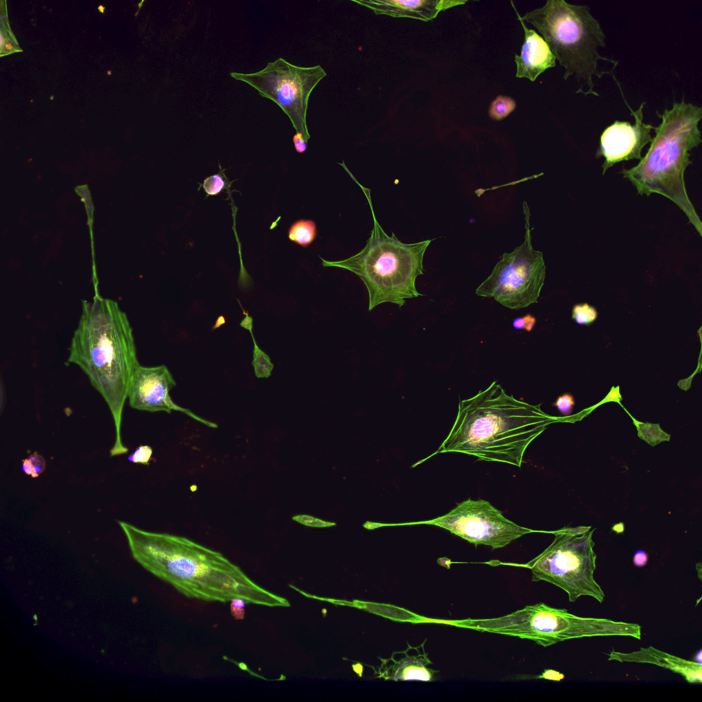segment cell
I'll return each mask as SVG.
<instances>
[{"mask_svg": "<svg viewBox=\"0 0 702 702\" xmlns=\"http://www.w3.org/2000/svg\"><path fill=\"white\" fill-rule=\"evenodd\" d=\"M574 403V400L571 394H564L557 398L553 403V406L557 407L561 415L566 416L571 413Z\"/></svg>", "mask_w": 702, "mask_h": 702, "instance_id": "25", "label": "cell"}, {"mask_svg": "<svg viewBox=\"0 0 702 702\" xmlns=\"http://www.w3.org/2000/svg\"><path fill=\"white\" fill-rule=\"evenodd\" d=\"M224 186L225 182L219 175H214L207 178L203 184L204 191L210 195L218 194L223 189Z\"/></svg>", "mask_w": 702, "mask_h": 702, "instance_id": "24", "label": "cell"}, {"mask_svg": "<svg viewBox=\"0 0 702 702\" xmlns=\"http://www.w3.org/2000/svg\"><path fill=\"white\" fill-rule=\"evenodd\" d=\"M517 16L531 24L542 36L550 51L564 68L567 80L574 75L579 84L577 93L598 96L594 90V75L601 78L609 71L598 69L599 60L612 63L618 62L601 56L599 47L605 46V35L599 22L591 14L587 5H574L564 0H548L540 8L520 16L511 1Z\"/></svg>", "mask_w": 702, "mask_h": 702, "instance_id": "6", "label": "cell"}, {"mask_svg": "<svg viewBox=\"0 0 702 702\" xmlns=\"http://www.w3.org/2000/svg\"><path fill=\"white\" fill-rule=\"evenodd\" d=\"M247 603L241 598H234L230 601V613L235 620L245 618V607Z\"/></svg>", "mask_w": 702, "mask_h": 702, "instance_id": "28", "label": "cell"}, {"mask_svg": "<svg viewBox=\"0 0 702 702\" xmlns=\"http://www.w3.org/2000/svg\"><path fill=\"white\" fill-rule=\"evenodd\" d=\"M292 519L294 521L308 526L328 527L336 524L335 522H326L308 515H297L293 516Z\"/></svg>", "mask_w": 702, "mask_h": 702, "instance_id": "26", "label": "cell"}, {"mask_svg": "<svg viewBox=\"0 0 702 702\" xmlns=\"http://www.w3.org/2000/svg\"><path fill=\"white\" fill-rule=\"evenodd\" d=\"M591 526L562 528L553 531L555 539L540 555L524 564L532 581L550 583L567 593L570 602L588 596L602 603L603 590L594 577L596 555Z\"/></svg>", "mask_w": 702, "mask_h": 702, "instance_id": "7", "label": "cell"}, {"mask_svg": "<svg viewBox=\"0 0 702 702\" xmlns=\"http://www.w3.org/2000/svg\"><path fill=\"white\" fill-rule=\"evenodd\" d=\"M525 220L524 242L511 252H505L491 274L476 288L475 293L492 298L503 306L520 309L537 303L546 277V265L541 251L531 243L530 210L523 202Z\"/></svg>", "mask_w": 702, "mask_h": 702, "instance_id": "8", "label": "cell"}, {"mask_svg": "<svg viewBox=\"0 0 702 702\" xmlns=\"http://www.w3.org/2000/svg\"><path fill=\"white\" fill-rule=\"evenodd\" d=\"M5 48H6V49H7L8 50H12V45H11L10 43H7V44H5Z\"/></svg>", "mask_w": 702, "mask_h": 702, "instance_id": "36", "label": "cell"}, {"mask_svg": "<svg viewBox=\"0 0 702 702\" xmlns=\"http://www.w3.org/2000/svg\"><path fill=\"white\" fill-rule=\"evenodd\" d=\"M68 362L80 367L110 409L116 429L110 456L125 454L128 449L121 436L122 413L140 364L132 328L116 301L95 295L92 302H82Z\"/></svg>", "mask_w": 702, "mask_h": 702, "instance_id": "3", "label": "cell"}, {"mask_svg": "<svg viewBox=\"0 0 702 702\" xmlns=\"http://www.w3.org/2000/svg\"><path fill=\"white\" fill-rule=\"evenodd\" d=\"M638 431V437L652 446L670 440V435L664 432L659 424L640 422L630 415Z\"/></svg>", "mask_w": 702, "mask_h": 702, "instance_id": "20", "label": "cell"}, {"mask_svg": "<svg viewBox=\"0 0 702 702\" xmlns=\"http://www.w3.org/2000/svg\"><path fill=\"white\" fill-rule=\"evenodd\" d=\"M609 661L654 664L682 675L688 683L702 682V665L667 653L653 646L641 647L631 653L611 651Z\"/></svg>", "mask_w": 702, "mask_h": 702, "instance_id": "15", "label": "cell"}, {"mask_svg": "<svg viewBox=\"0 0 702 702\" xmlns=\"http://www.w3.org/2000/svg\"><path fill=\"white\" fill-rule=\"evenodd\" d=\"M697 566L699 567V568H697L696 567V568H697V571L699 572V579H700V580H701V563H699V564H697Z\"/></svg>", "mask_w": 702, "mask_h": 702, "instance_id": "35", "label": "cell"}, {"mask_svg": "<svg viewBox=\"0 0 702 702\" xmlns=\"http://www.w3.org/2000/svg\"><path fill=\"white\" fill-rule=\"evenodd\" d=\"M524 32L520 55H515L516 77L535 82L546 69L555 67L556 58L544 38L518 19Z\"/></svg>", "mask_w": 702, "mask_h": 702, "instance_id": "16", "label": "cell"}, {"mask_svg": "<svg viewBox=\"0 0 702 702\" xmlns=\"http://www.w3.org/2000/svg\"><path fill=\"white\" fill-rule=\"evenodd\" d=\"M134 559L183 596L207 602L241 598L247 604L289 607L222 553L187 537L141 529L119 521Z\"/></svg>", "mask_w": 702, "mask_h": 702, "instance_id": "1", "label": "cell"}, {"mask_svg": "<svg viewBox=\"0 0 702 702\" xmlns=\"http://www.w3.org/2000/svg\"><path fill=\"white\" fill-rule=\"evenodd\" d=\"M292 588L298 591L305 596L321 601L330 602L332 604L350 606L357 609H363L376 615L388 618L397 622H407L413 624L420 622H431V619L421 616L417 614L410 612L406 609L399 607L393 605L378 603L370 601L353 600L352 601L345 600L332 599L329 598L318 597L306 594L295 587L291 585Z\"/></svg>", "mask_w": 702, "mask_h": 702, "instance_id": "17", "label": "cell"}, {"mask_svg": "<svg viewBox=\"0 0 702 702\" xmlns=\"http://www.w3.org/2000/svg\"><path fill=\"white\" fill-rule=\"evenodd\" d=\"M694 662H697V663H698L699 664H702V651L701 650H699L697 653V654L695 655Z\"/></svg>", "mask_w": 702, "mask_h": 702, "instance_id": "34", "label": "cell"}, {"mask_svg": "<svg viewBox=\"0 0 702 702\" xmlns=\"http://www.w3.org/2000/svg\"><path fill=\"white\" fill-rule=\"evenodd\" d=\"M649 560L648 554L643 550H637L633 556V561L636 566L643 567Z\"/></svg>", "mask_w": 702, "mask_h": 702, "instance_id": "31", "label": "cell"}, {"mask_svg": "<svg viewBox=\"0 0 702 702\" xmlns=\"http://www.w3.org/2000/svg\"><path fill=\"white\" fill-rule=\"evenodd\" d=\"M28 458L31 460L34 468V478H36L45 470L46 467L45 461L37 452L30 455Z\"/></svg>", "mask_w": 702, "mask_h": 702, "instance_id": "29", "label": "cell"}, {"mask_svg": "<svg viewBox=\"0 0 702 702\" xmlns=\"http://www.w3.org/2000/svg\"><path fill=\"white\" fill-rule=\"evenodd\" d=\"M403 524L437 526L476 546L486 545L492 549L503 548L524 535L540 532L511 521L487 500L471 498L436 518L396 525Z\"/></svg>", "mask_w": 702, "mask_h": 702, "instance_id": "10", "label": "cell"}, {"mask_svg": "<svg viewBox=\"0 0 702 702\" xmlns=\"http://www.w3.org/2000/svg\"><path fill=\"white\" fill-rule=\"evenodd\" d=\"M289 239L302 247H307L316 237V226L312 220L297 221L289 228Z\"/></svg>", "mask_w": 702, "mask_h": 702, "instance_id": "19", "label": "cell"}, {"mask_svg": "<svg viewBox=\"0 0 702 702\" xmlns=\"http://www.w3.org/2000/svg\"><path fill=\"white\" fill-rule=\"evenodd\" d=\"M597 315L596 308L587 303L577 304L572 308V318L578 324H590L596 320Z\"/></svg>", "mask_w": 702, "mask_h": 702, "instance_id": "22", "label": "cell"}, {"mask_svg": "<svg viewBox=\"0 0 702 702\" xmlns=\"http://www.w3.org/2000/svg\"><path fill=\"white\" fill-rule=\"evenodd\" d=\"M152 448L147 445H141L128 456V460L134 463L149 465L152 455Z\"/></svg>", "mask_w": 702, "mask_h": 702, "instance_id": "23", "label": "cell"}, {"mask_svg": "<svg viewBox=\"0 0 702 702\" xmlns=\"http://www.w3.org/2000/svg\"><path fill=\"white\" fill-rule=\"evenodd\" d=\"M3 38L1 36V47H3Z\"/></svg>", "mask_w": 702, "mask_h": 702, "instance_id": "37", "label": "cell"}, {"mask_svg": "<svg viewBox=\"0 0 702 702\" xmlns=\"http://www.w3.org/2000/svg\"><path fill=\"white\" fill-rule=\"evenodd\" d=\"M649 150L640 162L620 173L640 195H662L675 204L702 236V222L686 191L684 173L692 164L690 152L702 142L699 123L702 108L683 99L661 114Z\"/></svg>", "mask_w": 702, "mask_h": 702, "instance_id": "4", "label": "cell"}, {"mask_svg": "<svg viewBox=\"0 0 702 702\" xmlns=\"http://www.w3.org/2000/svg\"><path fill=\"white\" fill-rule=\"evenodd\" d=\"M540 678H544L552 681H559L564 678V675L558 671L553 670H546L544 673L539 677Z\"/></svg>", "mask_w": 702, "mask_h": 702, "instance_id": "32", "label": "cell"}, {"mask_svg": "<svg viewBox=\"0 0 702 702\" xmlns=\"http://www.w3.org/2000/svg\"><path fill=\"white\" fill-rule=\"evenodd\" d=\"M176 386V382L166 365L144 367L139 365L131 378L128 389L130 406L149 412L171 413L172 411H180L207 426L217 428V424L200 417L172 400L169 391Z\"/></svg>", "mask_w": 702, "mask_h": 702, "instance_id": "11", "label": "cell"}, {"mask_svg": "<svg viewBox=\"0 0 702 702\" xmlns=\"http://www.w3.org/2000/svg\"><path fill=\"white\" fill-rule=\"evenodd\" d=\"M317 65L303 67L280 58L253 73L232 72L230 76L254 88L260 95L274 101L289 118L297 133L306 141L311 137L306 123L308 99L311 92L326 76Z\"/></svg>", "mask_w": 702, "mask_h": 702, "instance_id": "9", "label": "cell"}, {"mask_svg": "<svg viewBox=\"0 0 702 702\" xmlns=\"http://www.w3.org/2000/svg\"><path fill=\"white\" fill-rule=\"evenodd\" d=\"M426 639L419 646L396 651L387 659L380 658V665L374 670L376 677L394 681H432L439 671L429 667L433 664L424 651Z\"/></svg>", "mask_w": 702, "mask_h": 702, "instance_id": "13", "label": "cell"}, {"mask_svg": "<svg viewBox=\"0 0 702 702\" xmlns=\"http://www.w3.org/2000/svg\"><path fill=\"white\" fill-rule=\"evenodd\" d=\"M22 470L27 475L34 478V468L31 460L28 457L22 460Z\"/></svg>", "mask_w": 702, "mask_h": 702, "instance_id": "33", "label": "cell"}, {"mask_svg": "<svg viewBox=\"0 0 702 702\" xmlns=\"http://www.w3.org/2000/svg\"><path fill=\"white\" fill-rule=\"evenodd\" d=\"M293 142L295 149L298 153H304L307 148L308 141L300 133H297L293 137Z\"/></svg>", "mask_w": 702, "mask_h": 702, "instance_id": "30", "label": "cell"}, {"mask_svg": "<svg viewBox=\"0 0 702 702\" xmlns=\"http://www.w3.org/2000/svg\"><path fill=\"white\" fill-rule=\"evenodd\" d=\"M243 328L250 332L253 340L254 348L252 364L254 367V374L258 378H267L271 374L274 367V364L271 363L269 356L258 347L256 343L252 332V321L245 324Z\"/></svg>", "mask_w": 702, "mask_h": 702, "instance_id": "18", "label": "cell"}, {"mask_svg": "<svg viewBox=\"0 0 702 702\" xmlns=\"http://www.w3.org/2000/svg\"><path fill=\"white\" fill-rule=\"evenodd\" d=\"M624 100L629 108L631 115L635 119V123L631 125L627 121H616L603 132L596 153V158H604L603 175L609 168L622 161L633 159L640 160L643 157V148L653 140L651 131L655 127L644 123L643 120L645 102L642 103L638 110H633Z\"/></svg>", "mask_w": 702, "mask_h": 702, "instance_id": "12", "label": "cell"}, {"mask_svg": "<svg viewBox=\"0 0 702 702\" xmlns=\"http://www.w3.org/2000/svg\"><path fill=\"white\" fill-rule=\"evenodd\" d=\"M557 417L506 393L496 380L473 396L461 400L452 427L438 449L439 453H462L478 460L520 468L529 444Z\"/></svg>", "mask_w": 702, "mask_h": 702, "instance_id": "2", "label": "cell"}, {"mask_svg": "<svg viewBox=\"0 0 702 702\" xmlns=\"http://www.w3.org/2000/svg\"><path fill=\"white\" fill-rule=\"evenodd\" d=\"M369 203L374 226L365 247L357 254L341 261H327L319 256L323 267H339L357 275L369 295V311L385 302L402 306L407 299L422 295L415 287L418 276L424 274L423 258L432 240L414 243L401 242L392 232L389 236L376 219L370 190L363 186L349 170Z\"/></svg>", "mask_w": 702, "mask_h": 702, "instance_id": "5", "label": "cell"}, {"mask_svg": "<svg viewBox=\"0 0 702 702\" xmlns=\"http://www.w3.org/2000/svg\"><path fill=\"white\" fill-rule=\"evenodd\" d=\"M375 14L429 21L447 9L465 4L466 0H352Z\"/></svg>", "mask_w": 702, "mask_h": 702, "instance_id": "14", "label": "cell"}, {"mask_svg": "<svg viewBox=\"0 0 702 702\" xmlns=\"http://www.w3.org/2000/svg\"><path fill=\"white\" fill-rule=\"evenodd\" d=\"M536 323V318L531 314L515 318L512 326L516 330H525L531 332Z\"/></svg>", "mask_w": 702, "mask_h": 702, "instance_id": "27", "label": "cell"}, {"mask_svg": "<svg viewBox=\"0 0 702 702\" xmlns=\"http://www.w3.org/2000/svg\"><path fill=\"white\" fill-rule=\"evenodd\" d=\"M516 107V104L511 97L498 95L490 104L489 115L492 119L500 121L511 113Z\"/></svg>", "mask_w": 702, "mask_h": 702, "instance_id": "21", "label": "cell"}]
</instances>
